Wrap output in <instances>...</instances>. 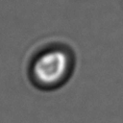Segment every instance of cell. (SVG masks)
Segmentation results:
<instances>
[{
    "label": "cell",
    "instance_id": "obj_1",
    "mask_svg": "<svg viewBox=\"0 0 123 123\" xmlns=\"http://www.w3.org/2000/svg\"><path fill=\"white\" fill-rule=\"evenodd\" d=\"M67 67V58L61 51H52L39 57L35 65L36 77L44 84L58 82L64 74Z\"/></svg>",
    "mask_w": 123,
    "mask_h": 123
}]
</instances>
